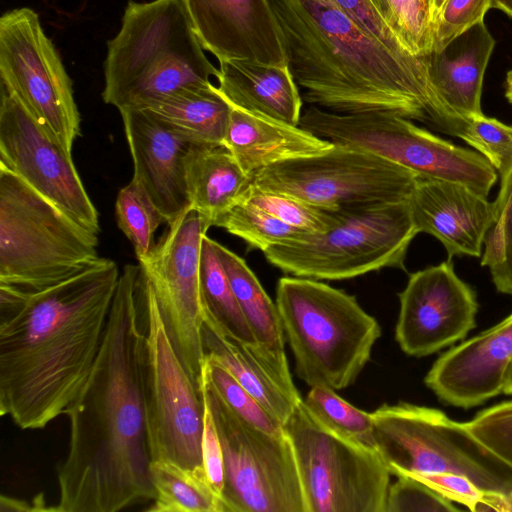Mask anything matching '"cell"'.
Segmentation results:
<instances>
[{"label": "cell", "mask_w": 512, "mask_h": 512, "mask_svg": "<svg viewBox=\"0 0 512 512\" xmlns=\"http://www.w3.org/2000/svg\"><path fill=\"white\" fill-rule=\"evenodd\" d=\"M139 264L125 265L102 344L67 408L69 444L57 465L56 512H118L151 503L144 389L145 324Z\"/></svg>", "instance_id": "1"}, {"label": "cell", "mask_w": 512, "mask_h": 512, "mask_svg": "<svg viewBox=\"0 0 512 512\" xmlns=\"http://www.w3.org/2000/svg\"><path fill=\"white\" fill-rule=\"evenodd\" d=\"M292 76L313 106L390 113L464 139L469 121L437 94L423 56H401L326 0H267Z\"/></svg>", "instance_id": "2"}, {"label": "cell", "mask_w": 512, "mask_h": 512, "mask_svg": "<svg viewBox=\"0 0 512 512\" xmlns=\"http://www.w3.org/2000/svg\"><path fill=\"white\" fill-rule=\"evenodd\" d=\"M120 271L98 257L75 275L27 291L0 317V415L26 430L45 428L85 384L98 356Z\"/></svg>", "instance_id": "3"}, {"label": "cell", "mask_w": 512, "mask_h": 512, "mask_svg": "<svg viewBox=\"0 0 512 512\" xmlns=\"http://www.w3.org/2000/svg\"><path fill=\"white\" fill-rule=\"evenodd\" d=\"M276 305L298 377L311 387L352 385L381 336L376 319L354 296L297 276L279 279Z\"/></svg>", "instance_id": "4"}, {"label": "cell", "mask_w": 512, "mask_h": 512, "mask_svg": "<svg viewBox=\"0 0 512 512\" xmlns=\"http://www.w3.org/2000/svg\"><path fill=\"white\" fill-rule=\"evenodd\" d=\"M98 234L0 166V283L51 287L97 259Z\"/></svg>", "instance_id": "5"}, {"label": "cell", "mask_w": 512, "mask_h": 512, "mask_svg": "<svg viewBox=\"0 0 512 512\" xmlns=\"http://www.w3.org/2000/svg\"><path fill=\"white\" fill-rule=\"evenodd\" d=\"M407 200L338 210L325 232L273 246L264 255L279 270L315 280H345L383 268L405 269L418 234Z\"/></svg>", "instance_id": "6"}, {"label": "cell", "mask_w": 512, "mask_h": 512, "mask_svg": "<svg viewBox=\"0 0 512 512\" xmlns=\"http://www.w3.org/2000/svg\"><path fill=\"white\" fill-rule=\"evenodd\" d=\"M375 449L390 473L464 476L487 493H512V468L490 452L464 423L441 410L400 402L371 413Z\"/></svg>", "instance_id": "7"}, {"label": "cell", "mask_w": 512, "mask_h": 512, "mask_svg": "<svg viewBox=\"0 0 512 512\" xmlns=\"http://www.w3.org/2000/svg\"><path fill=\"white\" fill-rule=\"evenodd\" d=\"M299 126L333 144L374 153L419 179L457 182L486 197L498 179L495 168L477 151L455 145L399 115L342 114L312 105L302 113Z\"/></svg>", "instance_id": "8"}, {"label": "cell", "mask_w": 512, "mask_h": 512, "mask_svg": "<svg viewBox=\"0 0 512 512\" xmlns=\"http://www.w3.org/2000/svg\"><path fill=\"white\" fill-rule=\"evenodd\" d=\"M138 294L145 324L144 389L151 460L204 469V400L169 338L153 289L140 269Z\"/></svg>", "instance_id": "9"}, {"label": "cell", "mask_w": 512, "mask_h": 512, "mask_svg": "<svg viewBox=\"0 0 512 512\" xmlns=\"http://www.w3.org/2000/svg\"><path fill=\"white\" fill-rule=\"evenodd\" d=\"M283 427L307 512H384L391 473L376 449L326 428L303 399Z\"/></svg>", "instance_id": "10"}, {"label": "cell", "mask_w": 512, "mask_h": 512, "mask_svg": "<svg viewBox=\"0 0 512 512\" xmlns=\"http://www.w3.org/2000/svg\"><path fill=\"white\" fill-rule=\"evenodd\" d=\"M199 390L219 436L224 462L223 512H307L292 443L232 411L204 381Z\"/></svg>", "instance_id": "11"}, {"label": "cell", "mask_w": 512, "mask_h": 512, "mask_svg": "<svg viewBox=\"0 0 512 512\" xmlns=\"http://www.w3.org/2000/svg\"><path fill=\"white\" fill-rule=\"evenodd\" d=\"M419 177L374 153L336 145L323 153L265 167L252 184L323 209L408 200Z\"/></svg>", "instance_id": "12"}, {"label": "cell", "mask_w": 512, "mask_h": 512, "mask_svg": "<svg viewBox=\"0 0 512 512\" xmlns=\"http://www.w3.org/2000/svg\"><path fill=\"white\" fill-rule=\"evenodd\" d=\"M0 77L1 87L72 156L81 122L72 81L30 8L12 9L0 18Z\"/></svg>", "instance_id": "13"}, {"label": "cell", "mask_w": 512, "mask_h": 512, "mask_svg": "<svg viewBox=\"0 0 512 512\" xmlns=\"http://www.w3.org/2000/svg\"><path fill=\"white\" fill-rule=\"evenodd\" d=\"M208 229L199 213L190 209L169 225L149 254L138 261L153 289L172 345L198 387L205 360L200 258Z\"/></svg>", "instance_id": "14"}, {"label": "cell", "mask_w": 512, "mask_h": 512, "mask_svg": "<svg viewBox=\"0 0 512 512\" xmlns=\"http://www.w3.org/2000/svg\"><path fill=\"white\" fill-rule=\"evenodd\" d=\"M0 166L14 173L86 229L99 233V216L71 155L19 100L1 87Z\"/></svg>", "instance_id": "15"}, {"label": "cell", "mask_w": 512, "mask_h": 512, "mask_svg": "<svg viewBox=\"0 0 512 512\" xmlns=\"http://www.w3.org/2000/svg\"><path fill=\"white\" fill-rule=\"evenodd\" d=\"M398 296L395 338L409 356L434 354L476 326V293L456 274L450 258L410 274Z\"/></svg>", "instance_id": "16"}, {"label": "cell", "mask_w": 512, "mask_h": 512, "mask_svg": "<svg viewBox=\"0 0 512 512\" xmlns=\"http://www.w3.org/2000/svg\"><path fill=\"white\" fill-rule=\"evenodd\" d=\"M182 0L128 1L107 44L102 98L116 106L125 90L165 51L198 43Z\"/></svg>", "instance_id": "17"}, {"label": "cell", "mask_w": 512, "mask_h": 512, "mask_svg": "<svg viewBox=\"0 0 512 512\" xmlns=\"http://www.w3.org/2000/svg\"><path fill=\"white\" fill-rule=\"evenodd\" d=\"M133 177L172 225L188 210L185 156L193 143L145 109L119 110Z\"/></svg>", "instance_id": "18"}, {"label": "cell", "mask_w": 512, "mask_h": 512, "mask_svg": "<svg viewBox=\"0 0 512 512\" xmlns=\"http://www.w3.org/2000/svg\"><path fill=\"white\" fill-rule=\"evenodd\" d=\"M204 50L218 61L285 65L279 28L267 0H182Z\"/></svg>", "instance_id": "19"}, {"label": "cell", "mask_w": 512, "mask_h": 512, "mask_svg": "<svg viewBox=\"0 0 512 512\" xmlns=\"http://www.w3.org/2000/svg\"><path fill=\"white\" fill-rule=\"evenodd\" d=\"M511 362L512 313L439 356L424 382L444 404L469 409L502 393Z\"/></svg>", "instance_id": "20"}, {"label": "cell", "mask_w": 512, "mask_h": 512, "mask_svg": "<svg viewBox=\"0 0 512 512\" xmlns=\"http://www.w3.org/2000/svg\"><path fill=\"white\" fill-rule=\"evenodd\" d=\"M407 201L418 232L435 237L450 259L481 257L493 220L486 196L457 182L419 179Z\"/></svg>", "instance_id": "21"}, {"label": "cell", "mask_w": 512, "mask_h": 512, "mask_svg": "<svg viewBox=\"0 0 512 512\" xmlns=\"http://www.w3.org/2000/svg\"><path fill=\"white\" fill-rule=\"evenodd\" d=\"M213 244L256 340V346L249 352L283 393L298 404L302 398L289 370L285 334L276 303L243 258L215 240Z\"/></svg>", "instance_id": "22"}, {"label": "cell", "mask_w": 512, "mask_h": 512, "mask_svg": "<svg viewBox=\"0 0 512 512\" xmlns=\"http://www.w3.org/2000/svg\"><path fill=\"white\" fill-rule=\"evenodd\" d=\"M495 44L482 21L442 49L423 55L428 77L439 97L468 121L483 114V80Z\"/></svg>", "instance_id": "23"}, {"label": "cell", "mask_w": 512, "mask_h": 512, "mask_svg": "<svg viewBox=\"0 0 512 512\" xmlns=\"http://www.w3.org/2000/svg\"><path fill=\"white\" fill-rule=\"evenodd\" d=\"M223 146L253 175L273 164L326 152L334 144L299 125L232 106Z\"/></svg>", "instance_id": "24"}, {"label": "cell", "mask_w": 512, "mask_h": 512, "mask_svg": "<svg viewBox=\"0 0 512 512\" xmlns=\"http://www.w3.org/2000/svg\"><path fill=\"white\" fill-rule=\"evenodd\" d=\"M216 79L218 90L232 106L299 125L302 98L288 64L223 60Z\"/></svg>", "instance_id": "25"}, {"label": "cell", "mask_w": 512, "mask_h": 512, "mask_svg": "<svg viewBox=\"0 0 512 512\" xmlns=\"http://www.w3.org/2000/svg\"><path fill=\"white\" fill-rule=\"evenodd\" d=\"M190 209L208 228L215 226L252 182L224 146L192 144L185 156Z\"/></svg>", "instance_id": "26"}, {"label": "cell", "mask_w": 512, "mask_h": 512, "mask_svg": "<svg viewBox=\"0 0 512 512\" xmlns=\"http://www.w3.org/2000/svg\"><path fill=\"white\" fill-rule=\"evenodd\" d=\"M231 108L209 83L179 89L142 109L193 144L223 146Z\"/></svg>", "instance_id": "27"}, {"label": "cell", "mask_w": 512, "mask_h": 512, "mask_svg": "<svg viewBox=\"0 0 512 512\" xmlns=\"http://www.w3.org/2000/svg\"><path fill=\"white\" fill-rule=\"evenodd\" d=\"M200 43L171 49L155 58L125 90L116 108L142 109L188 86L212 83L219 69L204 54Z\"/></svg>", "instance_id": "28"}, {"label": "cell", "mask_w": 512, "mask_h": 512, "mask_svg": "<svg viewBox=\"0 0 512 512\" xmlns=\"http://www.w3.org/2000/svg\"><path fill=\"white\" fill-rule=\"evenodd\" d=\"M202 340L205 356L220 364L259 404L283 426L295 406L262 369L249 350L204 322Z\"/></svg>", "instance_id": "29"}, {"label": "cell", "mask_w": 512, "mask_h": 512, "mask_svg": "<svg viewBox=\"0 0 512 512\" xmlns=\"http://www.w3.org/2000/svg\"><path fill=\"white\" fill-rule=\"evenodd\" d=\"M200 289L205 323L222 336L244 345L249 351L253 350L256 340L214 248L213 239L207 234L201 248Z\"/></svg>", "instance_id": "30"}, {"label": "cell", "mask_w": 512, "mask_h": 512, "mask_svg": "<svg viewBox=\"0 0 512 512\" xmlns=\"http://www.w3.org/2000/svg\"><path fill=\"white\" fill-rule=\"evenodd\" d=\"M150 473L156 491L148 512H223L220 497L205 469L192 470L170 461L154 460Z\"/></svg>", "instance_id": "31"}, {"label": "cell", "mask_w": 512, "mask_h": 512, "mask_svg": "<svg viewBox=\"0 0 512 512\" xmlns=\"http://www.w3.org/2000/svg\"><path fill=\"white\" fill-rule=\"evenodd\" d=\"M500 187L493 204V220L480 257L499 293L512 296V161L499 173Z\"/></svg>", "instance_id": "32"}, {"label": "cell", "mask_w": 512, "mask_h": 512, "mask_svg": "<svg viewBox=\"0 0 512 512\" xmlns=\"http://www.w3.org/2000/svg\"><path fill=\"white\" fill-rule=\"evenodd\" d=\"M215 226L244 240L250 248L262 252L276 246L304 239L310 232L292 227L268 212L244 201H238Z\"/></svg>", "instance_id": "33"}, {"label": "cell", "mask_w": 512, "mask_h": 512, "mask_svg": "<svg viewBox=\"0 0 512 512\" xmlns=\"http://www.w3.org/2000/svg\"><path fill=\"white\" fill-rule=\"evenodd\" d=\"M303 403L310 413L334 433L375 449L371 413L353 406L335 390L312 386Z\"/></svg>", "instance_id": "34"}, {"label": "cell", "mask_w": 512, "mask_h": 512, "mask_svg": "<svg viewBox=\"0 0 512 512\" xmlns=\"http://www.w3.org/2000/svg\"><path fill=\"white\" fill-rule=\"evenodd\" d=\"M115 216L119 229L131 242L137 260L145 258L154 245L155 231L165 219L134 180L118 192Z\"/></svg>", "instance_id": "35"}, {"label": "cell", "mask_w": 512, "mask_h": 512, "mask_svg": "<svg viewBox=\"0 0 512 512\" xmlns=\"http://www.w3.org/2000/svg\"><path fill=\"white\" fill-rule=\"evenodd\" d=\"M404 49L421 57L432 49V26L425 0H369Z\"/></svg>", "instance_id": "36"}, {"label": "cell", "mask_w": 512, "mask_h": 512, "mask_svg": "<svg viewBox=\"0 0 512 512\" xmlns=\"http://www.w3.org/2000/svg\"><path fill=\"white\" fill-rule=\"evenodd\" d=\"M239 201L250 203L282 222L310 232L322 233L336 222L337 211H331L286 194L261 189L251 184Z\"/></svg>", "instance_id": "37"}, {"label": "cell", "mask_w": 512, "mask_h": 512, "mask_svg": "<svg viewBox=\"0 0 512 512\" xmlns=\"http://www.w3.org/2000/svg\"><path fill=\"white\" fill-rule=\"evenodd\" d=\"M207 383L222 401L251 425L270 434H282L283 425L274 419L220 364L205 356L199 381Z\"/></svg>", "instance_id": "38"}, {"label": "cell", "mask_w": 512, "mask_h": 512, "mask_svg": "<svg viewBox=\"0 0 512 512\" xmlns=\"http://www.w3.org/2000/svg\"><path fill=\"white\" fill-rule=\"evenodd\" d=\"M464 424L490 452L512 468V400L484 409Z\"/></svg>", "instance_id": "39"}, {"label": "cell", "mask_w": 512, "mask_h": 512, "mask_svg": "<svg viewBox=\"0 0 512 512\" xmlns=\"http://www.w3.org/2000/svg\"><path fill=\"white\" fill-rule=\"evenodd\" d=\"M501 173L512 161V126L483 114L469 120L464 140Z\"/></svg>", "instance_id": "40"}, {"label": "cell", "mask_w": 512, "mask_h": 512, "mask_svg": "<svg viewBox=\"0 0 512 512\" xmlns=\"http://www.w3.org/2000/svg\"><path fill=\"white\" fill-rule=\"evenodd\" d=\"M390 484L384 512H455L454 502L432 489L421 480L399 475Z\"/></svg>", "instance_id": "41"}, {"label": "cell", "mask_w": 512, "mask_h": 512, "mask_svg": "<svg viewBox=\"0 0 512 512\" xmlns=\"http://www.w3.org/2000/svg\"><path fill=\"white\" fill-rule=\"evenodd\" d=\"M492 0H446L432 26V49L445 47L455 37L484 21Z\"/></svg>", "instance_id": "42"}, {"label": "cell", "mask_w": 512, "mask_h": 512, "mask_svg": "<svg viewBox=\"0 0 512 512\" xmlns=\"http://www.w3.org/2000/svg\"><path fill=\"white\" fill-rule=\"evenodd\" d=\"M326 1L349 16L362 30L389 50L401 56H413L404 49L393 32L376 13L369 0Z\"/></svg>", "instance_id": "43"}, {"label": "cell", "mask_w": 512, "mask_h": 512, "mask_svg": "<svg viewBox=\"0 0 512 512\" xmlns=\"http://www.w3.org/2000/svg\"><path fill=\"white\" fill-rule=\"evenodd\" d=\"M204 405V426L202 436L203 466L210 485L221 499L224 486L223 452L212 414L205 402Z\"/></svg>", "instance_id": "44"}, {"label": "cell", "mask_w": 512, "mask_h": 512, "mask_svg": "<svg viewBox=\"0 0 512 512\" xmlns=\"http://www.w3.org/2000/svg\"><path fill=\"white\" fill-rule=\"evenodd\" d=\"M412 477L421 480L444 497L466 506L471 511L485 493L468 478L457 474L438 473Z\"/></svg>", "instance_id": "45"}, {"label": "cell", "mask_w": 512, "mask_h": 512, "mask_svg": "<svg viewBox=\"0 0 512 512\" xmlns=\"http://www.w3.org/2000/svg\"><path fill=\"white\" fill-rule=\"evenodd\" d=\"M474 512H512V493L496 494L485 492L475 505Z\"/></svg>", "instance_id": "46"}, {"label": "cell", "mask_w": 512, "mask_h": 512, "mask_svg": "<svg viewBox=\"0 0 512 512\" xmlns=\"http://www.w3.org/2000/svg\"><path fill=\"white\" fill-rule=\"evenodd\" d=\"M0 504L1 511H55L54 508L45 506V501L42 496L38 497L36 502L31 505V503L25 500L1 495Z\"/></svg>", "instance_id": "47"}, {"label": "cell", "mask_w": 512, "mask_h": 512, "mask_svg": "<svg viewBox=\"0 0 512 512\" xmlns=\"http://www.w3.org/2000/svg\"><path fill=\"white\" fill-rule=\"evenodd\" d=\"M425 1L427 4V7H428V13H429L431 26H433V23L435 22L440 11L442 10V7L446 0H425Z\"/></svg>", "instance_id": "48"}, {"label": "cell", "mask_w": 512, "mask_h": 512, "mask_svg": "<svg viewBox=\"0 0 512 512\" xmlns=\"http://www.w3.org/2000/svg\"><path fill=\"white\" fill-rule=\"evenodd\" d=\"M491 8L498 9L512 18V0H492Z\"/></svg>", "instance_id": "49"}, {"label": "cell", "mask_w": 512, "mask_h": 512, "mask_svg": "<svg viewBox=\"0 0 512 512\" xmlns=\"http://www.w3.org/2000/svg\"><path fill=\"white\" fill-rule=\"evenodd\" d=\"M502 393L506 395H512V362L506 372Z\"/></svg>", "instance_id": "50"}, {"label": "cell", "mask_w": 512, "mask_h": 512, "mask_svg": "<svg viewBox=\"0 0 512 512\" xmlns=\"http://www.w3.org/2000/svg\"><path fill=\"white\" fill-rule=\"evenodd\" d=\"M505 97L512 105V69L509 70L505 78Z\"/></svg>", "instance_id": "51"}]
</instances>
